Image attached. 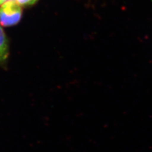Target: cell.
Returning a JSON list of instances; mask_svg holds the SVG:
<instances>
[{
    "label": "cell",
    "instance_id": "3",
    "mask_svg": "<svg viewBox=\"0 0 152 152\" xmlns=\"http://www.w3.org/2000/svg\"><path fill=\"white\" fill-rule=\"evenodd\" d=\"M20 6H29L33 5L37 0H15Z\"/></svg>",
    "mask_w": 152,
    "mask_h": 152
},
{
    "label": "cell",
    "instance_id": "4",
    "mask_svg": "<svg viewBox=\"0 0 152 152\" xmlns=\"http://www.w3.org/2000/svg\"><path fill=\"white\" fill-rule=\"evenodd\" d=\"M7 0H0V5H2L3 4H4Z\"/></svg>",
    "mask_w": 152,
    "mask_h": 152
},
{
    "label": "cell",
    "instance_id": "1",
    "mask_svg": "<svg viewBox=\"0 0 152 152\" xmlns=\"http://www.w3.org/2000/svg\"><path fill=\"white\" fill-rule=\"evenodd\" d=\"M21 6L15 0H8L0 8V23L2 26L8 27L16 24L22 16Z\"/></svg>",
    "mask_w": 152,
    "mask_h": 152
},
{
    "label": "cell",
    "instance_id": "2",
    "mask_svg": "<svg viewBox=\"0 0 152 152\" xmlns=\"http://www.w3.org/2000/svg\"><path fill=\"white\" fill-rule=\"evenodd\" d=\"M8 46L5 33L0 26V63L4 61L8 56Z\"/></svg>",
    "mask_w": 152,
    "mask_h": 152
}]
</instances>
